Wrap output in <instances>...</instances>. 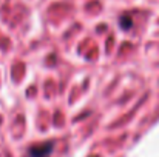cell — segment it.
I'll list each match as a JSON object with an SVG mask.
<instances>
[{
    "mask_svg": "<svg viewBox=\"0 0 159 157\" xmlns=\"http://www.w3.org/2000/svg\"><path fill=\"white\" fill-rule=\"evenodd\" d=\"M53 150V143H42L30 150V157H47Z\"/></svg>",
    "mask_w": 159,
    "mask_h": 157,
    "instance_id": "6da1fadb",
    "label": "cell"
},
{
    "mask_svg": "<svg viewBox=\"0 0 159 157\" xmlns=\"http://www.w3.org/2000/svg\"><path fill=\"white\" fill-rule=\"evenodd\" d=\"M131 23H133V20H131L130 15H122L120 17V28L122 29H130L131 28Z\"/></svg>",
    "mask_w": 159,
    "mask_h": 157,
    "instance_id": "7a4b0ae2",
    "label": "cell"
}]
</instances>
